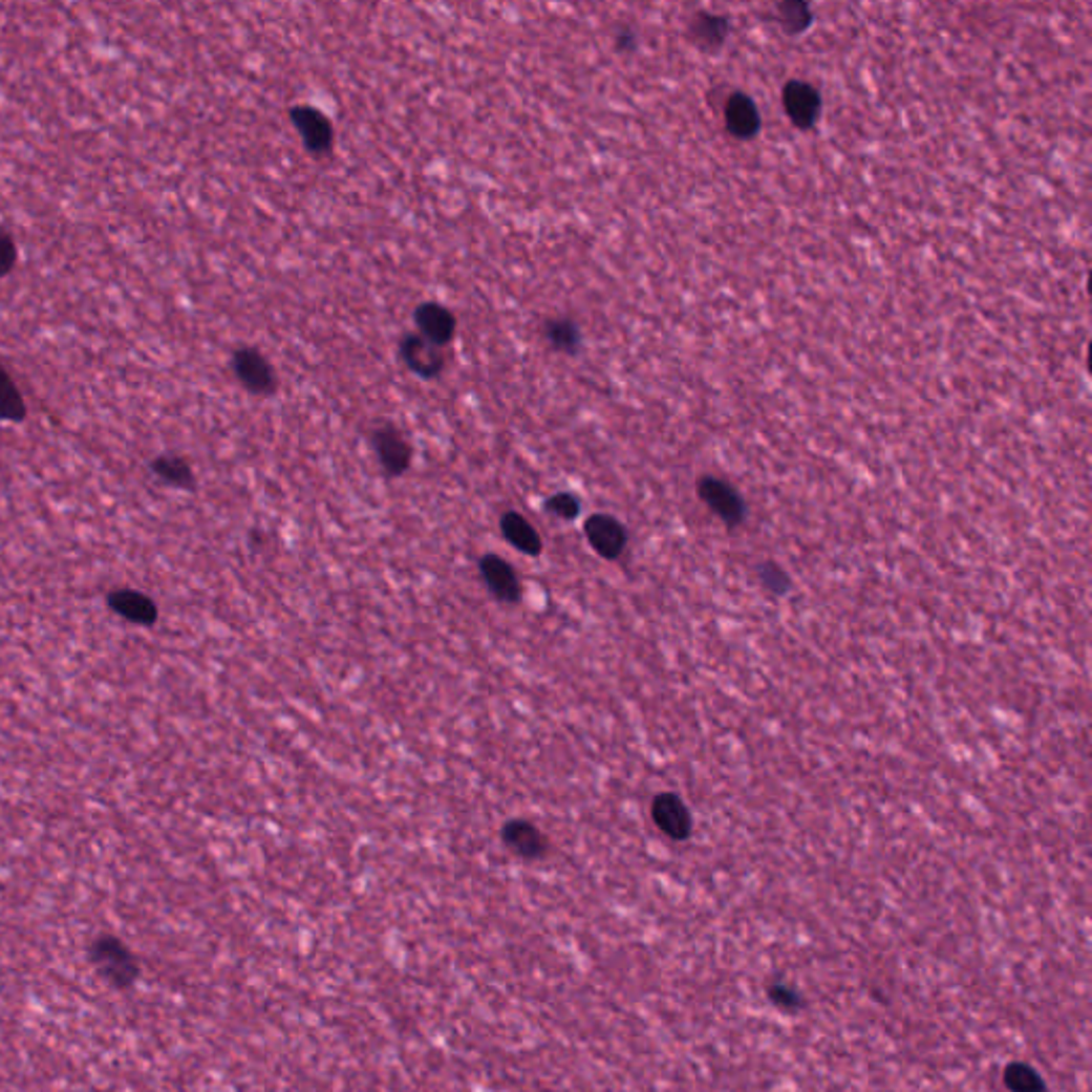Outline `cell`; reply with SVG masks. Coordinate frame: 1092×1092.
Wrapping results in <instances>:
<instances>
[{
	"label": "cell",
	"instance_id": "obj_13",
	"mask_svg": "<svg viewBox=\"0 0 1092 1092\" xmlns=\"http://www.w3.org/2000/svg\"><path fill=\"white\" fill-rule=\"evenodd\" d=\"M499 530L510 547H515L517 551H521L530 557H538L544 549L538 530L528 521V517H523L517 510H508L506 515H501Z\"/></svg>",
	"mask_w": 1092,
	"mask_h": 1092
},
{
	"label": "cell",
	"instance_id": "obj_20",
	"mask_svg": "<svg viewBox=\"0 0 1092 1092\" xmlns=\"http://www.w3.org/2000/svg\"><path fill=\"white\" fill-rule=\"evenodd\" d=\"M781 28L788 33V35H800L805 33L811 22H813V14H811V7L807 3H794V0H788V3H779L777 5V18H775Z\"/></svg>",
	"mask_w": 1092,
	"mask_h": 1092
},
{
	"label": "cell",
	"instance_id": "obj_11",
	"mask_svg": "<svg viewBox=\"0 0 1092 1092\" xmlns=\"http://www.w3.org/2000/svg\"><path fill=\"white\" fill-rule=\"evenodd\" d=\"M414 323H416V334L423 336L425 340H429L431 344L444 348L448 342H451L455 338V331H457V323H455V316L451 309H446L444 305L440 303H421L414 312Z\"/></svg>",
	"mask_w": 1092,
	"mask_h": 1092
},
{
	"label": "cell",
	"instance_id": "obj_5",
	"mask_svg": "<svg viewBox=\"0 0 1092 1092\" xmlns=\"http://www.w3.org/2000/svg\"><path fill=\"white\" fill-rule=\"evenodd\" d=\"M501 843L523 860H540L549 854L547 834L528 819H510L501 828Z\"/></svg>",
	"mask_w": 1092,
	"mask_h": 1092
},
{
	"label": "cell",
	"instance_id": "obj_17",
	"mask_svg": "<svg viewBox=\"0 0 1092 1092\" xmlns=\"http://www.w3.org/2000/svg\"><path fill=\"white\" fill-rule=\"evenodd\" d=\"M26 402L18 389L16 380L7 371V367L0 363V421L20 423L26 419Z\"/></svg>",
	"mask_w": 1092,
	"mask_h": 1092
},
{
	"label": "cell",
	"instance_id": "obj_15",
	"mask_svg": "<svg viewBox=\"0 0 1092 1092\" xmlns=\"http://www.w3.org/2000/svg\"><path fill=\"white\" fill-rule=\"evenodd\" d=\"M107 602L115 615L140 625H152L158 619L156 604L146 594L133 590H115L109 594Z\"/></svg>",
	"mask_w": 1092,
	"mask_h": 1092
},
{
	"label": "cell",
	"instance_id": "obj_22",
	"mask_svg": "<svg viewBox=\"0 0 1092 1092\" xmlns=\"http://www.w3.org/2000/svg\"><path fill=\"white\" fill-rule=\"evenodd\" d=\"M544 508L549 515H555L557 519H563V521H574L578 515H581V501H578V497L574 493H568V491L551 495L544 501Z\"/></svg>",
	"mask_w": 1092,
	"mask_h": 1092
},
{
	"label": "cell",
	"instance_id": "obj_9",
	"mask_svg": "<svg viewBox=\"0 0 1092 1092\" xmlns=\"http://www.w3.org/2000/svg\"><path fill=\"white\" fill-rule=\"evenodd\" d=\"M651 817L666 837L675 841H685L691 834V813L677 794H658L651 802Z\"/></svg>",
	"mask_w": 1092,
	"mask_h": 1092
},
{
	"label": "cell",
	"instance_id": "obj_21",
	"mask_svg": "<svg viewBox=\"0 0 1092 1092\" xmlns=\"http://www.w3.org/2000/svg\"><path fill=\"white\" fill-rule=\"evenodd\" d=\"M1005 1084L1011 1092H1046V1084L1035 1069L1013 1063L1005 1069Z\"/></svg>",
	"mask_w": 1092,
	"mask_h": 1092
},
{
	"label": "cell",
	"instance_id": "obj_6",
	"mask_svg": "<svg viewBox=\"0 0 1092 1092\" xmlns=\"http://www.w3.org/2000/svg\"><path fill=\"white\" fill-rule=\"evenodd\" d=\"M583 530H585V538H587L590 547L602 559L615 561V559H619L623 555V551L627 547V530L613 515H604V512H598V515H592L585 521Z\"/></svg>",
	"mask_w": 1092,
	"mask_h": 1092
},
{
	"label": "cell",
	"instance_id": "obj_19",
	"mask_svg": "<svg viewBox=\"0 0 1092 1092\" xmlns=\"http://www.w3.org/2000/svg\"><path fill=\"white\" fill-rule=\"evenodd\" d=\"M544 336H547V342L551 344V348L565 352V355H574L578 350V346H581V331H578V327L568 318L549 320L544 327Z\"/></svg>",
	"mask_w": 1092,
	"mask_h": 1092
},
{
	"label": "cell",
	"instance_id": "obj_8",
	"mask_svg": "<svg viewBox=\"0 0 1092 1092\" xmlns=\"http://www.w3.org/2000/svg\"><path fill=\"white\" fill-rule=\"evenodd\" d=\"M291 120L312 154H327L331 150L334 126L323 111L309 105H299L291 111Z\"/></svg>",
	"mask_w": 1092,
	"mask_h": 1092
},
{
	"label": "cell",
	"instance_id": "obj_25",
	"mask_svg": "<svg viewBox=\"0 0 1092 1092\" xmlns=\"http://www.w3.org/2000/svg\"><path fill=\"white\" fill-rule=\"evenodd\" d=\"M768 994L779 1007H796L800 1003L798 994L792 988H786V986H773V988L768 990Z\"/></svg>",
	"mask_w": 1092,
	"mask_h": 1092
},
{
	"label": "cell",
	"instance_id": "obj_16",
	"mask_svg": "<svg viewBox=\"0 0 1092 1092\" xmlns=\"http://www.w3.org/2000/svg\"><path fill=\"white\" fill-rule=\"evenodd\" d=\"M730 35V22L724 16L713 14H698L691 20V39L706 47V49H718L724 45V41Z\"/></svg>",
	"mask_w": 1092,
	"mask_h": 1092
},
{
	"label": "cell",
	"instance_id": "obj_10",
	"mask_svg": "<svg viewBox=\"0 0 1092 1092\" xmlns=\"http://www.w3.org/2000/svg\"><path fill=\"white\" fill-rule=\"evenodd\" d=\"M402 361L421 378H435L446 365V355L440 346L431 344L419 334H408L400 344Z\"/></svg>",
	"mask_w": 1092,
	"mask_h": 1092
},
{
	"label": "cell",
	"instance_id": "obj_14",
	"mask_svg": "<svg viewBox=\"0 0 1092 1092\" xmlns=\"http://www.w3.org/2000/svg\"><path fill=\"white\" fill-rule=\"evenodd\" d=\"M759 124H762V117H759L757 105L753 103L751 97H747L745 92H736L728 99L726 126L736 140L755 137L759 131Z\"/></svg>",
	"mask_w": 1092,
	"mask_h": 1092
},
{
	"label": "cell",
	"instance_id": "obj_12",
	"mask_svg": "<svg viewBox=\"0 0 1092 1092\" xmlns=\"http://www.w3.org/2000/svg\"><path fill=\"white\" fill-rule=\"evenodd\" d=\"M784 107L790 120L798 128H802V131H807V128H811L819 117L821 99L811 84L794 80L784 88Z\"/></svg>",
	"mask_w": 1092,
	"mask_h": 1092
},
{
	"label": "cell",
	"instance_id": "obj_26",
	"mask_svg": "<svg viewBox=\"0 0 1092 1092\" xmlns=\"http://www.w3.org/2000/svg\"><path fill=\"white\" fill-rule=\"evenodd\" d=\"M617 45H619V49H631L636 45V37L631 33H621L617 37Z\"/></svg>",
	"mask_w": 1092,
	"mask_h": 1092
},
{
	"label": "cell",
	"instance_id": "obj_1",
	"mask_svg": "<svg viewBox=\"0 0 1092 1092\" xmlns=\"http://www.w3.org/2000/svg\"><path fill=\"white\" fill-rule=\"evenodd\" d=\"M90 960L99 973L117 988L133 986L140 978L137 958L115 937H99L90 947Z\"/></svg>",
	"mask_w": 1092,
	"mask_h": 1092
},
{
	"label": "cell",
	"instance_id": "obj_23",
	"mask_svg": "<svg viewBox=\"0 0 1092 1092\" xmlns=\"http://www.w3.org/2000/svg\"><path fill=\"white\" fill-rule=\"evenodd\" d=\"M18 263V245L12 237V233L0 227V278L9 276L16 270Z\"/></svg>",
	"mask_w": 1092,
	"mask_h": 1092
},
{
	"label": "cell",
	"instance_id": "obj_3",
	"mask_svg": "<svg viewBox=\"0 0 1092 1092\" xmlns=\"http://www.w3.org/2000/svg\"><path fill=\"white\" fill-rule=\"evenodd\" d=\"M235 378L254 395H267L276 387V371L267 357L256 348H239L231 359Z\"/></svg>",
	"mask_w": 1092,
	"mask_h": 1092
},
{
	"label": "cell",
	"instance_id": "obj_4",
	"mask_svg": "<svg viewBox=\"0 0 1092 1092\" xmlns=\"http://www.w3.org/2000/svg\"><path fill=\"white\" fill-rule=\"evenodd\" d=\"M373 453L389 476H402L412 464V446L395 427H378L371 433Z\"/></svg>",
	"mask_w": 1092,
	"mask_h": 1092
},
{
	"label": "cell",
	"instance_id": "obj_24",
	"mask_svg": "<svg viewBox=\"0 0 1092 1092\" xmlns=\"http://www.w3.org/2000/svg\"><path fill=\"white\" fill-rule=\"evenodd\" d=\"M757 574H759V581H762L770 592H775V594H784V592H788V585H790V583H788V574H786L784 570H779L777 565H773V563H764V565L759 568Z\"/></svg>",
	"mask_w": 1092,
	"mask_h": 1092
},
{
	"label": "cell",
	"instance_id": "obj_7",
	"mask_svg": "<svg viewBox=\"0 0 1092 1092\" xmlns=\"http://www.w3.org/2000/svg\"><path fill=\"white\" fill-rule=\"evenodd\" d=\"M478 570H480V576H483L489 594L495 600H499L504 604H517L521 600V596H523L521 581H519L515 568H512L506 559H501L493 553L485 555L478 563Z\"/></svg>",
	"mask_w": 1092,
	"mask_h": 1092
},
{
	"label": "cell",
	"instance_id": "obj_18",
	"mask_svg": "<svg viewBox=\"0 0 1092 1092\" xmlns=\"http://www.w3.org/2000/svg\"><path fill=\"white\" fill-rule=\"evenodd\" d=\"M150 468L167 485H173L177 489H192V487H195V472H192L190 464L184 457L160 455V457H156L150 464Z\"/></svg>",
	"mask_w": 1092,
	"mask_h": 1092
},
{
	"label": "cell",
	"instance_id": "obj_2",
	"mask_svg": "<svg viewBox=\"0 0 1092 1092\" xmlns=\"http://www.w3.org/2000/svg\"><path fill=\"white\" fill-rule=\"evenodd\" d=\"M698 497L706 504L715 517H720L728 528L741 526L745 519V501L738 491L722 478L702 476L695 485Z\"/></svg>",
	"mask_w": 1092,
	"mask_h": 1092
}]
</instances>
